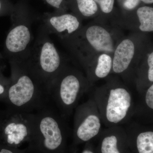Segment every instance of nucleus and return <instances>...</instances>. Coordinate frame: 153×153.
<instances>
[{"mask_svg": "<svg viewBox=\"0 0 153 153\" xmlns=\"http://www.w3.org/2000/svg\"><path fill=\"white\" fill-rule=\"evenodd\" d=\"M12 84L8 90L9 101L16 112L35 113L50 103L47 88L22 61L11 60Z\"/></svg>", "mask_w": 153, "mask_h": 153, "instance_id": "f257e3e1", "label": "nucleus"}, {"mask_svg": "<svg viewBox=\"0 0 153 153\" xmlns=\"http://www.w3.org/2000/svg\"><path fill=\"white\" fill-rule=\"evenodd\" d=\"M92 97L107 128L120 126L130 119L134 110L132 96L128 87L118 79H108L96 89Z\"/></svg>", "mask_w": 153, "mask_h": 153, "instance_id": "f03ea898", "label": "nucleus"}, {"mask_svg": "<svg viewBox=\"0 0 153 153\" xmlns=\"http://www.w3.org/2000/svg\"><path fill=\"white\" fill-rule=\"evenodd\" d=\"M49 34L45 27L41 25L36 41L27 55L21 60L47 88L48 91L57 74L66 64Z\"/></svg>", "mask_w": 153, "mask_h": 153, "instance_id": "7ed1b4c3", "label": "nucleus"}, {"mask_svg": "<svg viewBox=\"0 0 153 153\" xmlns=\"http://www.w3.org/2000/svg\"><path fill=\"white\" fill-rule=\"evenodd\" d=\"M91 86L81 71L66 63L49 88L50 103L64 117H67Z\"/></svg>", "mask_w": 153, "mask_h": 153, "instance_id": "20e7f679", "label": "nucleus"}, {"mask_svg": "<svg viewBox=\"0 0 153 153\" xmlns=\"http://www.w3.org/2000/svg\"><path fill=\"white\" fill-rule=\"evenodd\" d=\"M83 65L102 53L112 56L117 43L112 33L97 24L88 25L62 40Z\"/></svg>", "mask_w": 153, "mask_h": 153, "instance_id": "39448f33", "label": "nucleus"}, {"mask_svg": "<svg viewBox=\"0 0 153 153\" xmlns=\"http://www.w3.org/2000/svg\"><path fill=\"white\" fill-rule=\"evenodd\" d=\"M32 138H38L48 151L57 150L63 144L68 128L65 118L51 103L35 112Z\"/></svg>", "mask_w": 153, "mask_h": 153, "instance_id": "423d86ee", "label": "nucleus"}, {"mask_svg": "<svg viewBox=\"0 0 153 153\" xmlns=\"http://www.w3.org/2000/svg\"><path fill=\"white\" fill-rule=\"evenodd\" d=\"M11 16L13 24L5 41V52L11 60L21 61L27 55L32 46V20L15 7Z\"/></svg>", "mask_w": 153, "mask_h": 153, "instance_id": "0eeeda50", "label": "nucleus"}, {"mask_svg": "<svg viewBox=\"0 0 153 153\" xmlns=\"http://www.w3.org/2000/svg\"><path fill=\"white\" fill-rule=\"evenodd\" d=\"M103 125L93 97L77 105L74 115L73 131L77 139L87 142L101 132Z\"/></svg>", "mask_w": 153, "mask_h": 153, "instance_id": "6e6552de", "label": "nucleus"}, {"mask_svg": "<svg viewBox=\"0 0 153 153\" xmlns=\"http://www.w3.org/2000/svg\"><path fill=\"white\" fill-rule=\"evenodd\" d=\"M42 20V25L49 34H55L61 40L72 36L82 27L80 19L71 14H47L43 17Z\"/></svg>", "mask_w": 153, "mask_h": 153, "instance_id": "1a4fd4ad", "label": "nucleus"}, {"mask_svg": "<svg viewBox=\"0 0 153 153\" xmlns=\"http://www.w3.org/2000/svg\"><path fill=\"white\" fill-rule=\"evenodd\" d=\"M35 119V113L16 112L15 120L9 122L4 129L7 143L18 145L25 140L32 138Z\"/></svg>", "mask_w": 153, "mask_h": 153, "instance_id": "9d476101", "label": "nucleus"}, {"mask_svg": "<svg viewBox=\"0 0 153 153\" xmlns=\"http://www.w3.org/2000/svg\"><path fill=\"white\" fill-rule=\"evenodd\" d=\"M135 52V45L130 38H125L120 41L113 54L111 73L124 77L130 76V69Z\"/></svg>", "mask_w": 153, "mask_h": 153, "instance_id": "9b49d317", "label": "nucleus"}, {"mask_svg": "<svg viewBox=\"0 0 153 153\" xmlns=\"http://www.w3.org/2000/svg\"><path fill=\"white\" fill-rule=\"evenodd\" d=\"M86 77L91 85L99 80L106 78L112 71V56L102 53L83 65Z\"/></svg>", "mask_w": 153, "mask_h": 153, "instance_id": "f8f14e48", "label": "nucleus"}, {"mask_svg": "<svg viewBox=\"0 0 153 153\" xmlns=\"http://www.w3.org/2000/svg\"><path fill=\"white\" fill-rule=\"evenodd\" d=\"M103 130L101 153H121L118 143L120 137L124 131L125 128L119 126L107 128Z\"/></svg>", "mask_w": 153, "mask_h": 153, "instance_id": "ddd939ff", "label": "nucleus"}, {"mask_svg": "<svg viewBox=\"0 0 153 153\" xmlns=\"http://www.w3.org/2000/svg\"><path fill=\"white\" fill-rule=\"evenodd\" d=\"M137 15L140 22V30L143 32H153V7L148 6L137 9Z\"/></svg>", "mask_w": 153, "mask_h": 153, "instance_id": "4468645a", "label": "nucleus"}, {"mask_svg": "<svg viewBox=\"0 0 153 153\" xmlns=\"http://www.w3.org/2000/svg\"><path fill=\"white\" fill-rule=\"evenodd\" d=\"M136 146L139 153H153V131L140 133L137 136Z\"/></svg>", "mask_w": 153, "mask_h": 153, "instance_id": "2eb2a0df", "label": "nucleus"}, {"mask_svg": "<svg viewBox=\"0 0 153 153\" xmlns=\"http://www.w3.org/2000/svg\"><path fill=\"white\" fill-rule=\"evenodd\" d=\"M77 10L85 18L92 17L98 11V6L94 0H75Z\"/></svg>", "mask_w": 153, "mask_h": 153, "instance_id": "dca6fc26", "label": "nucleus"}, {"mask_svg": "<svg viewBox=\"0 0 153 153\" xmlns=\"http://www.w3.org/2000/svg\"><path fill=\"white\" fill-rule=\"evenodd\" d=\"M97 4L100 6L102 13L108 14L113 10L114 5V0H94Z\"/></svg>", "mask_w": 153, "mask_h": 153, "instance_id": "f3484780", "label": "nucleus"}, {"mask_svg": "<svg viewBox=\"0 0 153 153\" xmlns=\"http://www.w3.org/2000/svg\"><path fill=\"white\" fill-rule=\"evenodd\" d=\"M14 7L8 0H0V16L9 14L11 15Z\"/></svg>", "mask_w": 153, "mask_h": 153, "instance_id": "a211bd4d", "label": "nucleus"}, {"mask_svg": "<svg viewBox=\"0 0 153 153\" xmlns=\"http://www.w3.org/2000/svg\"><path fill=\"white\" fill-rule=\"evenodd\" d=\"M145 102L149 108L153 110V83L146 92Z\"/></svg>", "mask_w": 153, "mask_h": 153, "instance_id": "6ab92c4d", "label": "nucleus"}, {"mask_svg": "<svg viewBox=\"0 0 153 153\" xmlns=\"http://www.w3.org/2000/svg\"><path fill=\"white\" fill-rule=\"evenodd\" d=\"M148 70L147 78L150 82H153V51L149 55L147 58Z\"/></svg>", "mask_w": 153, "mask_h": 153, "instance_id": "aec40b11", "label": "nucleus"}, {"mask_svg": "<svg viewBox=\"0 0 153 153\" xmlns=\"http://www.w3.org/2000/svg\"><path fill=\"white\" fill-rule=\"evenodd\" d=\"M46 2L56 10V13H63L62 7L64 0H45Z\"/></svg>", "mask_w": 153, "mask_h": 153, "instance_id": "412c9836", "label": "nucleus"}, {"mask_svg": "<svg viewBox=\"0 0 153 153\" xmlns=\"http://www.w3.org/2000/svg\"><path fill=\"white\" fill-rule=\"evenodd\" d=\"M140 0H126L124 3V7L127 10H133L139 4Z\"/></svg>", "mask_w": 153, "mask_h": 153, "instance_id": "4be33fe9", "label": "nucleus"}, {"mask_svg": "<svg viewBox=\"0 0 153 153\" xmlns=\"http://www.w3.org/2000/svg\"><path fill=\"white\" fill-rule=\"evenodd\" d=\"M6 88L2 82L0 81V95H3L5 92Z\"/></svg>", "mask_w": 153, "mask_h": 153, "instance_id": "5701e85b", "label": "nucleus"}, {"mask_svg": "<svg viewBox=\"0 0 153 153\" xmlns=\"http://www.w3.org/2000/svg\"><path fill=\"white\" fill-rule=\"evenodd\" d=\"M141 1L146 4H153V0H140Z\"/></svg>", "mask_w": 153, "mask_h": 153, "instance_id": "b1692460", "label": "nucleus"}, {"mask_svg": "<svg viewBox=\"0 0 153 153\" xmlns=\"http://www.w3.org/2000/svg\"><path fill=\"white\" fill-rule=\"evenodd\" d=\"M0 153H13L12 151L7 149H2L0 152Z\"/></svg>", "mask_w": 153, "mask_h": 153, "instance_id": "393cba45", "label": "nucleus"}, {"mask_svg": "<svg viewBox=\"0 0 153 153\" xmlns=\"http://www.w3.org/2000/svg\"><path fill=\"white\" fill-rule=\"evenodd\" d=\"M82 153H94L92 151L89 150H85L82 152Z\"/></svg>", "mask_w": 153, "mask_h": 153, "instance_id": "a878e982", "label": "nucleus"}, {"mask_svg": "<svg viewBox=\"0 0 153 153\" xmlns=\"http://www.w3.org/2000/svg\"><path fill=\"white\" fill-rule=\"evenodd\" d=\"M3 58V55H2V54L0 53V59H2V58Z\"/></svg>", "mask_w": 153, "mask_h": 153, "instance_id": "bb28decb", "label": "nucleus"}]
</instances>
